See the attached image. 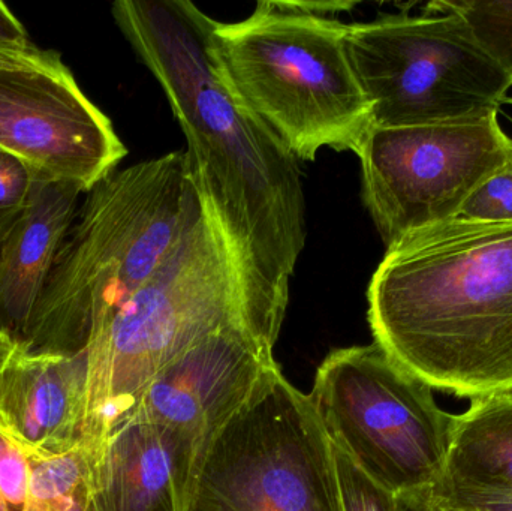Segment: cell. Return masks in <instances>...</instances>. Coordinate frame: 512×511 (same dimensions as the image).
Returning <instances> with one entry per match:
<instances>
[{
    "label": "cell",
    "mask_w": 512,
    "mask_h": 511,
    "mask_svg": "<svg viewBox=\"0 0 512 511\" xmlns=\"http://www.w3.org/2000/svg\"><path fill=\"white\" fill-rule=\"evenodd\" d=\"M114 21L152 71L185 134L192 182L224 236L249 311L273 344L306 245L298 159L234 92L216 20L188 0H119Z\"/></svg>",
    "instance_id": "cell-1"
},
{
    "label": "cell",
    "mask_w": 512,
    "mask_h": 511,
    "mask_svg": "<svg viewBox=\"0 0 512 511\" xmlns=\"http://www.w3.org/2000/svg\"><path fill=\"white\" fill-rule=\"evenodd\" d=\"M375 344L438 392L512 389V222L454 218L387 249L369 285Z\"/></svg>",
    "instance_id": "cell-2"
},
{
    "label": "cell",
    "mask_w": 512,
    "mask_h": 511,
    "mask_svg": "<svg viewBox=\"0 0 512 511\" xmlns=\"http://www.w3.org/2000/svg\"><path fill=\"white\" fill-rule=\"evenodd\" d=\"M60 243L24 341L77 354L158 272L203 215L185 152L113 171L86 192Z\"/></svg>",
    "instance_id": "cell-3"
},
{
    "label": "cell",
    "mask_w": 512,
    "mask_h": 511,
    "mask_svg": "<svg viewBox=\"0 0 512 511\" xmlns=\"http://www.w3.org/2000/svg\"><path fill=\"white\" fill-rule=\"evenodd\" d=\"M203 207L153 278L90 332L80 444L89 467L150 381L197 342L240 329L274 347L249 311L224 236Z\"/></svg>",
    "instance_id": "cell-4"
},
{
    "label": "cell",
    "mask_w": 512,
    "mask_h": 511,
    "mask_svg": "<svg viewBox=\"0 0 512 511\" xmlns=\"http://www.w3.org/2000/svg\"><path fill=\"white\" fill-rule=\"evenodd\" d=\"M346 27L309 2H259L213 29L228 83L297 159L315 161L325 147L358 156L372 129Z\"/></svg>",
    "instance_id": "cell-5"
},
{
    "label": "cell",
    "mask_w": 512,
    "mask_h": 511,
    "mask_svg": "<svg viewBox=\"0 0 512 511\" xmlns=\"http://www.w3.org/2000/svg\"><path fill=\"white\" fill-rule=\"evenodd\" d=\"M183 511H345L312 395L288 383L276 362L198 447Z\"/></svg>",
    "instance_id": "cell-6"
},
{
    "label": "cell",
    "mask_w": 512,
    "mask_h": 511,
    "mask_svg": "<svg viewBox=\"0 0 512 511\" xmlns=\"http://www.w3.org/2000/svg\"><path fill=\"white\" fill-rule=\"evenodd\" d=\"M345 42L372 128L499 116L510 96L511 75L444 2L348 24Z\"/></svg>",
    "instance_id": "cell-7"
},
{
    "label": "cell",
    "mask_w": 512,
    "mask_h": 511,
    "mask_svg": "<svg viewBox=\"0 0 512 511\" xmlns=\"http://www.w3.org/2000/svg\"><path fill=\"white\" fill-rule=\"evenodd\" d=\"M433 392L372 344L331 351L310 395L331 443L399 497L444 476L453 414Z\"/></svg>",
    "instance_id": "cell-8"
},
{
    "label": "cell",
    "mask_w": 512,
    "mask_h": 511,
    "mask_svg": "<svg viewBox=\"0 0 512 511\" xmlns=\"http://www.w3.org/2000/svg\"><path fill=\"white\" fill-rule=\"evenodd\" d=\"M499 116L370 129L361 147L363 200L385 246L457 218L510 156Z\"/></svg>",
    "instance_id": "cell-9"
},
{
    "label": "cell",
    "mask_w": 512,
    "mask_h": 511,
    "mask_svg": "<svg viewBox=\"0 0 512 511\" xmlns=\"http://www.w3.org/2000/svg\"><path fill=\"white\" fill-rule=\"evenodd\" d=\"M0 150L20 159L33 180L66 183L81 194L128 153L60 56L45 65L0 68Z\"/></svg>",
    "instance_id": "cell-10"
},
{
    "label": "cell",
    "mask_w": 512,
    "mask_h": 511,
    "mask_svg": "<svg viewBox=\"0 0 512 511\" xmlns=\"http://www.w3.org/2000/svg\"><path fill=\"white\" fill-rule=\"evenodd\" d=\"M273 363V348L252 333H213L150 381L128 420L164 426L198 450L248 399Z\"/></svg>",
    "instance_id": "cell-11"
},
{
    "label": "cell",
    "mask_w": 512,
    "mask_h": 511,
    "mask_svg": "<svg viewBox=\"0 0 512 511\" xmlns=\"http://www.w3.org/2000/svg\"><path fill=\"white\" fill-rule=\"evenodd\" d=\"M86 380V351H36L0 329V434L27 461L80 449Z\"/></svg>",
    "instance_id": "cell-12"
},
{
    "label": "cell",
    "mask_w": 512,
    "mask_h": 511,
    "mask_svg": "<svg viewBox=\"0 0 512 511\" xmlns=\"http://www.w3.org/2000/svg\"><path fill=\"white\" fill-rule=\"evenodd\" d=\"M195 453L164 426L122 423L90 468L93 511H183Z\"/></svg>",
    "instance_id": "cell-13"
},
{
    "label": "cell",
    "mask_w": 512,
    "mask_h": 511,
    "mask_svg": "<svg viewBox=\"0 0 512 511\" xmlns=\"http://www.w3.org/2000/svg\"><path fill=\"white\" fill-rule=\"evenodd\" d=\"M81 192L33 180L29 198L0 237V329L24 338Z\"/></svg>",
    "instance_id": "cell-14"
},
{
    "label": "cell",
    "mask_w": 512,
    "mask_h": 511,
    "mask_svg": "<svg viewBox=\"0 0 512 511\" xmlns=\"http://www.w3.org/2000/svg\"><path fill=\"white\" fill-rule=\"evenodd\" d=\"M436 488L512 492V389L471 399L468 410L453 414Z\"/></svg>",
    "instance_id": "cell-15"
},
{
    "label": "cell",
    "mask_w": 512,
    "mask_h": 511,
    "mask_svg": "<svg viewBox=\"0 0 512 511\" xmlns=\"http://www.w3.org/2000/svg\"><path fill=\"white\" fill-rule=\"evenodd\" d=\"M24 511H60L65 501L89 482V462L80 449L66 455L32 459Z\"/></svg>",
    "instance_id": "cell-16"
},
{
    "label": "cell",
    "mask_w": 512,
    "mask_h": 511,
    "mask_svg": "<svg viewBox=\"0 0 512 511\" xmlns=\"http://www.w3.org/2000/svg\"><path fill=\"white\" fill-rule=\"evenodd\" d=\"M465 18L475 38L512 77V0L444 2Z\"/></svg>",
    "instance_id": "cell-17"
},
{
    "label": "cell",
    "mask_w": 512,
    "mask_h": 511,
    "mask_svg": "<svg viewBox=\"0 0 512 511\" xmlns=\"http://www.w3.org/2000/svg\"><path fill=\"white\" fill-rule=\"evenodd\" d=\"M345 511H399L397 495L373 482L339 447L334 446Z\"/></svg>",
    "instance_id": "cell-18"
},
{
    "label": "cell",
    "mask_w": 512,
    "mask_h": 511,
    "mask_svg": "<svg viewBox=\"0 0 512 511\" xmlns=\"http://www.w3.org/2000/svg\"><path fill=\"white\" fill-rule=\"evenodd\" d=\"M457 218L512 222V137L510 156L504 167L468 198Z\"/></svg>",
    "instance_id": "cell-19"
},
{
    "label": "cell",
    "mask_w": 512,
    "mask_h": 511,
    "mask_svg": "<svg viewBox=\"0 0 512 511\" xmlns=\"http://www.w3.org/2000/svg\"><path fill=\"white\" fill-rule=\"evenodd\" d=\"M32 185L29 168L20 159L0 150V237L23 210Z\"/></svg>",
    "instance_id": "cell-20"
},
{
    "label": "cell",
    "mask_w": 512,
    "mask_h": 511,
    "mask_svg": "<svg viewBox=\"0 0 512 511\" xmlns=\"http://www.w3.org/2000/svg\"><path fill=\"white\" fill-rule=\"evenodd\" d=\"M29 479L30 464L26 456L0 434V495L8 511H24Z\"/></svg>",
    "instance_id": "cell-21"
},
{
    "label": "cell",
    "mask_w": 512,
    "mask_h": 511,
    "mask_svg": "<svg viewBox=\"0 0 512 511\" xmlns=\"http://www.w3.org/2000/svg\"><path fill=\"white\" fill-rule=\"evenodd\" d=\"M432 497L465 511H512V492H478L465 489H432Z\"/></svg>",
    "instance_id": "cell-22"
},
{
    "label": "cell",
    "mask_w": 512,
    "mask_h": 511,
    "mask_svg": "<svg viewBox=\"0 0 512 511\" xmlns=\"http://www.w3.org/2000/svg\"><path fill=\"white\" fill-rule=\"evenodd\" d=\"M0 47L20 50L35 47L29 39L26 27L3 2H0Z\"/></svg>",
    "instance_id": "cell-23"
},
{
    "label": "cell",
    "mask_w": 512,
    "mask_h": 511,
    "mask_svg": "<svg viewBox=\"0 0 512 511\" xmlns=\"http://www.w3.org/2000/svg\"><path fill=\"white\" fill-rule=\"evenodd\" d=\"M56 51H45L32 47L26 50L20 48L0 47V68H18V66H39L53 62L59 57Z\"/></svg>",
    "instance_id": "cell-24"
},
{
    "label": "cell",
    "mask_w": 512,
    "mask_h": 511,
    "mask_svg": "<svg viewBox=\"0 0 512 511\" xmlns=\"http://www.w3.org/2000/svg\"><path fill=\"white\" fill-rule=\"evenodd\" d=\"M430 489L427 491L411 492L397 497L399 500V511H432L430 504Z\"/></svg>",
    "instance_id": "cell-25"
},
{
    "label": "cell",
    "mask_w": 512,
    "mask_h": 511,
    "mask_svg": "<svg viewBox=\"0 0 512 511\" xmlns=\"http://www.w3.org/2000/svg\"><path fill=\"white\" fill-rule=\"evenodd\" d=\"M60 511H93L89 482L83 483V485L65 501Z\"/></svg>",
    "instance_id": "cell-26"
},
{
    "label": "cell",
    "mask_w": 512,
    "mask_h": 511,
    "mask_svg": "<svg viewBox=\"0 0 512 511\" xmlns=\"http://www.w3.org/2000/svg\"><path fill=\"white\" fill-rule=\"evenodd\" d=\"M430 504H432V511H465L462 509H456V507L447 506V504L435 500V498L432 497V492H430Z\"/></svg>",
    "instance_id": "cell-27"
},
{
    "label": "cell",
    "mask_w": 512,
    "mask_h": 511,
    "mask_svg": "<svg viewBox=\"0 0 512 511\" xmlns=\"http://www.w3.org/2000/svg\"><path fill=\"white\" fill-rule=\"evenodd\" d=\"M0 511H8L5 501H3L2 495H0Z\"/></svg>",
    "instance_id": "cell-28"
},
{
    "label": "cell",
    "mask_w": 512,
    "mask_h": 511,
    "mask_svg": "<svg viewBox=\"0 0 512 511\" xmlns=\"http://www.w3.org/2000/svg\"><path fill=\"white\" fill-rule=\"evenodd\" d=\"M507 104H511L512 105V96H508Z\"/></svg>",
    "instance_id": "cell-29"
}]
</instances>
